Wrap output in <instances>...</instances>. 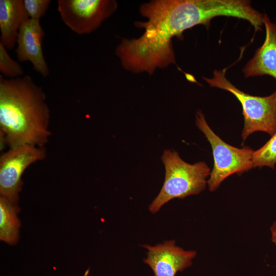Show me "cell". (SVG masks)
Instances as JSON below:
<instances>
[{"label": "cell", "instance_id": "cell-4", "mask_svg": "<svg viewBox=\"0 0 276 276\" xmlns=\"http://www.w3.org/2000/svg\"><path fill=\"white\" fill-rule=\"evenodd\" d=\"M227 68L215 70L212 78L202 77L211 86L226 90L240 102L244 117L243 141L256 131L272 136L276 132V90L266 97L252 96L240 90L225 77Z\"/></svg>", "mask_w": 276, "mask_h": 276}, {"label": "cell", "instance_id": "cell-15", "mask_svg": "<svg viewBox=\"0 0 276 276\" xmlns=\"http://www.w3.org/2000/svg\"><path fill=\"white\" fill-rule=\"evenodd\" d=\"M30 18L40 19L44 16L51 3L50 0H23Z\"/></svg>", "mask_w": 276, "mask_h": 276}, {"label": "cell", "instance_id": "cell-5", "mask_svg": "<svg viewBox=\"0 0 276 276\" xmlns=\"http://www.w3.org/2000/svg\"><path fill=\"white\" fill-rule=\"evenodd\" d=\"M195 123L212 149L214 166L207 181L210 191L217 189L230 175L241 174L253 168L254 151L250 148H238L226 143L214 132L200 110L196 113Z\"/></svg>", "mask_w": 276, "mask_h": 276}, {"label": "cell", "instance_id": "cell-6", "mask_svg": "<svg viewBox=\"0 0 276 276\" xmlns=\"http://www.w3.org/2000/svg\"><path fill=\"white\" fill-rule=\"evenodd\" d=\"M46 155L43 147L24 145L10 148L0 157V194L17 205L26 169Z\"/></svg>", "mask_w": 276, "mask_h": 276}, {"label": "cell", "instance_id": "cell-13", "mask_svg": "<svg viewBox=\"0 0 276 276\" xmlns=\"http://www.w3.org/2000/svg\"><path fill=\"white\" fill-rule=\"evenodd\" d=\"M260 148L253 153V167H268L272 169L276 164V132Z\"/></svg>", "mask_w": 276, "mask_h": 276}, {"label": "cell", "instance_id": "cell-12", "mask_svg": "<svg viewBox=\"0 0 276 276\" xmlns=\"http://www.w3.org/2000/svg\"><path fill=\"white\" fill-rule=\"evenodd\" d=\"M19 208L8 200L0 197V240L14 245L19 237L20 223L17 214Z\"/></svg>", "mask_w": 276, "mask_h": 276}, {"label": "cell", "instance_id": "cell-9", "mask_svg": "<svg viewBox=\"0 0 276 276\" xmlns=\"http://www.w3.org/2000/svg\"><path fill=\"white\" fill-rule=\"evenodd\" d=\"M44 35L39 19L29 18L19 29L15 52L19 61L31 62L35 71L47 77L50 71L42 47Z\"/></svg>", "mask_w": 276, "mask_h": 276}, {"label": "cell", "instance_id": "cell-8", "mask_svg": "<svg viewBox=\"0 0 276 276\" xmlns=\"http://www.w3.org/2000/svg\"><path fill=\"white\" fill-rule=\"evenodd\" d=\"M142 247L147 250L143 262L151 269L153 276H175L192 265L197 254L194 250H185L177 245L173 240Z\"/></svg>", "mask_w": 276, "mask_h": 276}, {"label": "cell", "instance_id": "cell-2", "mask_svg": "<svg viewBox=\"0 0 276 276\" xmlns=\"http://www.w3.org/2000/svg\"><path fill=\"white\" fill-rule=\"evenodd\" d=\"M46 95L29 75L6 79L0 75V131L10 148L43 147L51 132Z\"/></svg>", "mask_w": 276, "mask_h": 276}, {"label": "cell", "instance_id": "cell-7", "mask_svg": "<svg viewBox=\"0 0 276 276\" xmlns=\"http://www.w3.org/2000/svg\"><path fill=\"white\" fill-rule=\"evenodd\" d=\"M117 8L113 0H59L57 7L63 22L79 35L96 30Z\"/></svg>", "mask_w": 276, "mask_h": 276}, {"label": "cell", "instance_id": "cell-14", "mask_svg": "<svg viewBox=\"0 0 276 276\" xmlns=\"http://www.w3.org/2000/svg\"><path fill=\"white\" fill-rule=\"evenodd\" d=\"M7 49L0 42V71L3 75L9 79L20 77L24 70L20 64L13 59Z\"/></svg>", "mask_w": 276, "mask_h": 276}, {"label": "cell", "instance_id": "cell-10", "mask_svg": "<svg viewBox=\"0 0 276 276\" xmlns=\"http://www.w3.org/2000/svg\"><path fill=\"white\" fill-rule=\"evenodd\" d=\"M263 25L266 30L263 44L243 68L245 77L268 75L276 80V23L264 14Z\"/></svg>", "mask_w": 276, "mask_h": 276}, {"label": "cell", "instance_id": "cell-16", "mask_svg": "<svg viewBox=\"0 0 276 276\" xmlns=\"http://www.w3.org/2000/svg\"><path fill=\"white\" fill-rule=\"evenodd\" d=\"M271 241L276 246V221H274L270 227Z\"/></svg>", "mask_w": 276, "mask_h": 276}, {"label": "cell", "instance_id": "cell-3", "mask_svg": "<svg viewBox=\"0 0 276 276\" xmlns=\"http://www.w3.org/2000/svg\"><path fill=\"white\" fill-rule=\"evenodd\" d=\"M161 158L165 169V179L159 193L149 205V211L152 214L158 212L173 199L201 193L206 187L211 173L204 162L189 164L174 150H164Z\"/></svg>", "mask_w": 276, "mask_h": 276}, {"label": "cell", "instance_id": "cell-11", "mask_svg": "<svg viewBox=\"0 0 276 276\" xmlns=\"http://www.w3.org/2000/svg\"><path fill=\"white\" fill-rule=\"evenodd\" d=\"M29 18L23 0H0V42L7 50L15 47L20 27Z\"/></svg>", "mask_w": 276, "mask_h": 276}, {"label": "cell", "instance_id": "cell-1", "mask_svg": "<svg viewBox=\"0 0 276 276\" xmlns=\"http://www.w3.org/2000/svg\"><path fill=\"white\" fill-rule=\"evenodd\" d=\"M145 22H136L145 29L139 38L123 39L116 50L123 66L133 72L151 74L157 68L175 63L172 39L196 25L209 27L211 20L225 14L221 0H157L143 5Z\"/></svg>", "mask_w": 276, "mask_h": 276}]
</instances>
